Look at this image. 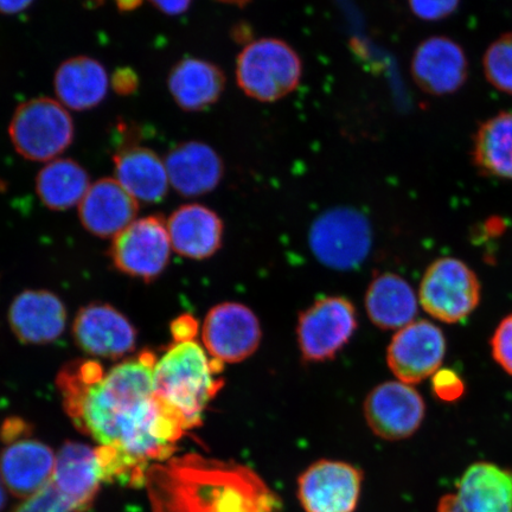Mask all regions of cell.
Returning <instances> with one entry per match:
<instances>
[{"mask_svg": "<svg viewBox=\"0 0 512 512\" xmlns=\"http://www.w3.org/2000/svg\"><path fill=\"white\" fill-rule=\"evenodd\" d=\"M366 309L377 328L401 330L413 323L418 313V300L405 279L393 273H383L371 281Z\"/></svg>", "mask_w": 512, "mask_h": 512, "instance_id": "26", "label": "cell"}, {"mask_svg": "<svg viewBox=\"0 0 512 512\" xmlns=\"http://www.w3.org/2000/svg\"><path fill=\"white\" fill-rule=\"evenodd\" d=\"M357 329L355 306L343 297L318 300L300 315L297 337L306 361L322 362L335 357Z\"/></svg>", "mask_w": 512, "mask_h": 512, "instance_id": "9", "label": "cell"}, {"mask_svg": "<svg viewBox=\"0 0 512 512\" xmlns=\"http://www.w3.org/2000/svg\"><path fill=\"white\" fill-rule=\"evenodd\" d=\"M169 182L179 195L196 197L217 188L224 175V164L213 147L187 142L172 149L164 160Z\"/></svg>", "mask_w": 512, "mask_h": 512, "instance_id": "20", "label": "cell"}, {"mask_svg": "<svg viewBox=\"0 0 512 512\" xmlns=\"http://www.w3.org/2000/svg\"><path fill=\"white\" fill-rule=\"evenodd\" d=\"M445 352L443 331L427 320H419L396 332L387 361L396 379L412 386L437 373Z\"/></svg>", "mask_w": 512, "mask_h": 512, "instance_id": "13", "label": "cell"}, {"mask_svg": "<svg viewBox=\"0 0 512 512\" xmlns=\"http://www.w3.org/2000/svg\"><path fill=\"white\" fill-rule=\"evenodd\" d=\"M171 247L163 217L147 216L115 236L111 258L120 272L150 283L168 267Z\"/></svg>", "mask_w": 512, "mask_h": 512, "instance_id": "8", "label": "cell"}, {"mask_svg": "<svg viewBox=\"0 0 512 512\" xmlns=\"http://www.w3.org/2000/svg\"><path fill=\"white\" fill-rule=\"evenodd\" d=\"M6 503V488L3 483L2 477H0V510L4 508Z\"/></svg>", "mask_w": 512, "mask_h": 512, "instance_id": "44", "label": "cell"}, {"mask_svg": "<svg viewBox=\"0 0 512 512\" xmlns=\"http://www.w3.org/2000/svg\"><path fill=\"white\" fill-rule=\"evenodd\" d=\"M233 37L236 42H247L248 38L252 37V29H249L247 25H238L233 30Z\"/></svg>", "mask_w": 512, "mask_h": 512, "instance_id": "41", "label": "cell"}, {"mask_svg": "<svg viewBox=\"0 0 512 512\" xmlns=\"http://www.w3.org/2000/svg\"><path fill=\"white\" fill-rule=\"evenodd\" d=\"M145 485L155 512H280L277 492L251 467L185 454L153 465Z\"/></svg>", "mask_w": 512, "mask_h": 512, "instance_id": "2", "label": "cell"}, {"mask_svg": "<svg viewBox=\"0 0 512 512\" xmlns=\"http://www.w3.org/2000/svg\"><path fill=\"white\" fill-rule=\"evenodd\" d=\"M495 361L512 375V315L504 318L491 341Z\"/></svg>", "mask_w": 512, "mask_h": 512, "instance_id": "32", "label": "cell"}, {"mask_svg": "<svg viewBox=\"0 0 512 512\" xmlns=\"http://www.w3.org/2000/svg\"><path fill=\"white\" fill-rule=\"evenodd\" d=\"M11 330L19 341L48 344L60 338L66 329L67 310L54 293L30 290L18 294L10 306Z\"/></svg>", "mask_w": 512, "mask_h": 512, "instance_id": "19", "label": "cell"}, {"mask_svg": "<svg viewBox=\"0 0 512 512\" xmlns=\"http://www.w3.org/2000/svg\"><path fill=\"white\" fill-rule=\"evenodd\" d=\"M483 70L492 87L512 95V32L498 37L486 49Z\"/></svg>", "mask_w": 512, "mask_h": 512, "instance_id": "29", "label": "cell"}, {"mask_svg": "<svg viewBox=\"0 0 512 512\" xmlns=\"http://www.w3.org/2000/svg\"><path fill=\"white\" fill-rule=\"evenodd\" d=\"M469 70L465 50L447 36L426 38L416 47L411 62L416 86L433 96L459 92L469 79Z\"/></svg>", "mask_w": 512, "mask_h": 512, "instance_id": "14", "label": "cell"}, {"mask_svg": "<svg viewBox=\"0 0 512 512\" xmlns=\"http://www.w3.org/2000/svg\"><path fill=\"white\" fill-rule=\"evenodd\" d=\"M438 512H467L458 502L456 495L448 494L441 497L438 504Z\"/></svg>", "mask_w": 512, "mask_h": 512, "instance_id": "39", "label": "cell"}, {"mask_svg": "<svg viewBox=\"0 0 512 512\" xmlns=\"http://www.w3.org/2000/svg\"><path fill=\"white\" fill-rule=\"evenodd\" d=\"M408 5L421 21L439 22L458 10L460 0H408Z\"/></svg>", "mask_w": 512, "mask_h": 512, "instance_id": "30", "label": "cell"}, {"mask_svg": "<svg viewBox=\"0 0 512 512\" xmlns=\"http://www.w3.org/2000/svg\"><path fill=\"white\" fill-rule=\"evenodd\" d=\"M115 4L120 12H132L143 4V0H115Z\"/></svg>", "mask_w": 512, "mask_h": 512, "instance_id": "40", "label": "cell"}, {"mask_svg": "<svg viewBox=\"0 0 512 512\" xmlns=\"http://www.w3.org/2000/svg\"><path fill=\"white\" fill-rule=\"evenodd\" d=\"M85 168L73 159H56L48 163L36 178V191L47 208L61 211L80 204L91 188Z\"/></svg>", "mask_w": 512, "mask_h": 512, "instance_id": "28", "label": "cell"}, {"mask_svg": "<svg viewBox=\"0 0 512 512\" xmlns=\"http://www.w3.org/2000/svg\"><path fill=\"white\" fill-rule=\"evenodd\" d=\"M102 482L95 448L68 441L56 456L51 484L72 512H86Z\"/></svg>", "mask_w": 512, "mask_h": 512, "instance_id": "18", "label": "cell"}, {"mask_svg": "<svg viewBox=\"0 0 512 512\" xmlns=\"http://www.w3.org/2000/svg\"><path fill=\"white\" fill-rule=\"evenodd\" d=\"M367 424L376 437L389 441L411 438L425 419L422 396L411 384L384 382L367 396L363 406Z\"/></svg>", "mask_w": 512, "mask_h": 512, "instance_id": "11", "label": "cell"}, {"mask_svg": "<svg viewBox=\"0 0 512 512\" xmlns=\"http://www.w3.org/2000/svg\"><path fill=\"white\" fill-rule=\"evenodd\" d=\"M115 179L137 201L157 203L168 194L165 163L147 147L127 144L113 157Z\"/></svg>", "mask_w": 512, "mask_h": 512, "instance_id": "21", "label": "cell"}, {"mask_svg": "<svg viewBox=\"0 0 512 512\" xmlns=\"http://www.w3.org/2000/svg\"><path fill=\"white\" fill-rule=\"evenodd\" d=\"M472 162L483 176L512 181V111L498 113L478 127Z\"/></svg>", "mask_w": 512, "mask_h": 512, "instance_id": "27", "label": "cell"}, {"mask_svg": "<svg viewBox=\"0 0 512 512\" xmlns=\"http://www.w3.org/2000/svg\"><path fill=\"white\" fill-rule=\"evenodd\" d=\"M362 483V472L356 466L322 459L300 475L299 502L305 512H354Z\"/></svg>", "mask_w": 512, "mask_h": 512, "instance_id": "10", "label": "cell"}, {"mask_svg": "<svg viewBox=\"0 0 512 512\" xmlns=\"http://www.w3.org/2000/svg\"><path fill=\"white\" fill-rule=\"evenodd\" d=\"M139 204L114 178H101L79 204L80 220L89 233L115 238L136 220Z\"/></svg>", "mask_w": 512, "mask_h": 512, "instance_id": "17", "label": "cell"}, {"mask_svg": "<svg viewBox=\"0 0 512 512\" xmlns=\"http://www.w3.org/2000/svg\"><path fill=\"white\" fill-rule=\"evenodd\" d=\"M73 334L86 354L112 360L130 354L137 344V331L130 320L107 304L82 307L74 320Z\"/></svg>", "mask_w": 512, "mask_h": 512, "instance_id": "15", "label": "cell"}, {"mask_svg": "<svg viewBox=\"0 0 512 512\" xmlns=\"http://www.w3.org/2000/svg\"><path fill=\"white\" fill-rule=\"evenodd\" d=\"M197 331V320L189 315L178 317L171 324L172 337L176 343L194 341Z\"/></svg>", "mask_w": 512, "mask_h": 512, "instance_id": "35", "label": "cell"}, {"mask_svg": "<svg viewBox=\"0 0 512 512\" xmlns=\"http://www.w3.org/2000/svg\"><path fill=\"white\" fill-rule=\"evenodd\" d=\"M29 434V426L21 419H9L5 421L0 432V437L6 444L14 443Z\"/></svg>", "mask_w": 512, "mask_h": 512, "instance_id": "36", "label": "cell"}, {"mask_svg": "<svg viewBox=\"0 0 512 512\" xmlns=\"http://www.w3.org/2000/svg\"><path fill=\"white\" fill-rule=\"evenodd\" d=\"M223 363L210 358L195 341L175 343L153 370L156 398L181 415L189 431L202 424L203 412L223 386Z\"/></svg>", "mask_w": 512, "mask_h": 512, "instance_id": "3", "label": "cell"}, {"mask_svg": "<svg viewBox=\"0 0 512 512\" xmlns=\"http://www.w3.org/2000/svg\"><path fill=\"white\" fill-rule=\"evenodd\" d=\"M112 86L118 95L130 96L138 91V74L131 67H120L112 76Z\"/></svg>", "mask_w": 512, "mask_h": 512, "instance_id": "34", "label": "cell"}, {"mask_svg": "<svg viewBox=\"0 0 512 512\" xmlns=\"http://www.w3.org/2000/svg\"><path fill=\"white\" fill-rule=\"evenodd\" d=\"M235 76L249 98L275 102L296 91L303 78V62L285 41L261 38L241 50Z\"/></svg>", "mask_w": 512, "mask_h": 512, "instance_id": "4", "label": "cell"}, {"mask_svg": "<svg viewBox=\"0 0 512 512\" xmlns=\"http://www.w3.org/2000/svg\"><path fill=\"white\" fill-rule=\"evenodd\" d=\"M217 2L238 6V8H245L249 3L252 2V0H217Z\"/></svg>", "mask_w": 512, "mask_h": 512, "instance_id": "43", "label": "cell"}, {"mask_svg": "<svg viewBox=\"0 0 512 512\" xmlns=\"http://www.w3.org/2000/svg\"><path fill=\"white\" fill-rule=\"evenodd\" d=\"M14 512H72L64 499L49 484L35 496L24 499V502Z\"/></svg>", "mask_w": 512, "mask_h": 512, "instance_id": "31", "label": "cell"}, {"mask_svg": "<svg viewBox=\"0 0 512 512\" xmlns=\"http://www.w3.org/2000/svg\"><path fill=\"white\" fill-rule=\"evenodd\" d=\"M486 230L491 234L498 235L503 233L504 222L499 217H492L491 220L485 224Z\"/></svg>", "mask_w": 512, "mask_h": 512, "instance_id": "42", "label": "cell"}, {"mask_svg": "<svg viewBox=\"0 0 512 512\" xmlns=\"http://www.w3.org/2000/svg\"><path fill=\"white\" fill-rule=\"evenodd\" d=\"M56 456L41 441L22 438L8 444L0 457V477L12 495L28 499L47 488L54 477Z\"/></svg>", "mask_w": 512, "mask_h": 512, "instance_id": "16", "label": "cell"}, {"mask_svg": "<svg viewBox=\"0 0 512 512\" xmlns=\"http://www.w3.org/2000/svg\"><path fill=\"white\" fill-rule=\"evenodd\" d=\"M168 87L183 111H206L220 100L226 88V75L213 62L187 57L170 70Z\"/></svg>", "mask_w": 512, "mask_h": 512, "instance_id": "23", "label": "cell"}, {"mask_svg": "<svg viewBox=\"0 0 512 512\" xmlns=\"http://www.w3.org/2000/svg\"><path fill=\"white\" fill-rule=\"evenodd\" d=\"M156 9L168 16H179L187 12L192 0H150Z\"/></svg>", "mask_w": 512, "mask_h": 512, "instance_id": "37", "label": "cell"}, {"mask_svg": "<svg viewBox=\"0 0 512 512\" xmlns=\"http://www.w3.org/2000/svg\"><path fill=\"white\" fill-rule=\"evenodd\" d=\"M258 317L239 303H223L211 309L204 320L202 338L211 358L239 363L251 357L261 342Z\"/></svg>", "mask_w": 512, "mask_h": 512, "instance_id": "12", "label": "cell"}, {"mask_svg": "<svg viewBox=\"0 0 512 512\" xmlns=\"http://www.w3.org/2000/svg\"><path fill=\"white\" fill-rule=\"evenodd\" d=\"M9 134L18 155L31 162H48L73 144L75 126L60 101L37 98L17 107Z\"/></svg>", "mask_w": 512, "mask_h": 512, "instance_id": "5", "label": "cell"}, {"mask_svg": "<svg viewBox=\"0 0 512 512\" xmlns=\"http://www.w3.org/2000/svg\"><path fill=\"white\" fill-rule=\"evenodd\" d=\"M166 224L172 248L185 258L207 259L221 247L223 222L215 211L202 204L179 207Z\"/></svg>", "mask_w": 512, "mask_h": 512, "instance_id": "22", "label": "cell"}, {"mask_svg": "<svg viewBox=\"0 0 512 512\" xmlns=\"http://www.w3.org/2000/svg\"><path fill=\"white\" fill-rule=\"evenodd\" d=\"M454 495L467 512H512V470L488 462L472 464Z\"/></svg>", "mask_w": 512, "mask_h": 512, "instance_id": "25", "label": "cell"}, {"mask_svg": "<svg viewBox=\"0 0 512 512\" xmlns=\"http://www.w3.org/2000/svg\"><path fill=\"white\" fill-rule=\"evenodd\" d=\"M309 243L320 264L336 271H351L368 258L373 230L361 211L330 209L313 221Z\"/></svg>", "mask_w": 512, "mask_h": 512, "instance_id": "6", "label": "cell"}, {"mask_svg": "<svg viewBox=\"0 0 512 512\" xmlns=\"http://www.w3.org/2000/svg\"><path fill=\"white\" fill-rule=\"evenodd\" d=\"M34 0H0V14L15 15L27 10Z\"/></svg>", "mask_w": 512, "mask_h": 512, "instance_id": "38", "label": "cell"}, {"mask_svg": "<svg viewBox=\"0 0 512 512\" xmlns=\"http://www.w3.org/2000/svg\"><path fill=\"white\" fill-rule=\"evenodd\" d=\"M108 86L110 80L105 67L88 56L64 61L54 78L57 98L74 111H88L99 106L107 96Z\"/></svg>", "mask_w": 512, "mask_h": 512, "instance_id": "24", "label": "cell"}, {"mask_svg": "<svg viewBox=\"0 0 512 512\" xmlns=\"http://www.w3.org/2000/svg\"><path fill=\"white\" fill-rule=\"evenodd\" d=\"M156 357L144 351L105 373L96 361H73L57 375L64 409L99 444L102 482L145 484L153 465L172 457L187 424L153 392Z\"/></svg>", "mask_w": 512, "mask_h": 512, "instance_id": "1", "label": "cell"}, {"mask_svg": "<svg viewBox=\"0 0 512 512\" xmlns=\"http://www.w3.org/2000/svg\"><path fill=\"white\" fill-rule=\"evenodd\" d=\"M433 392L440 400L456 401L465 393V384L456 371L451 369L438 370L433 375Z\"/></svg>", "mask_w": 512, "mask_h": 512, "instance_id": "33", "label": "cell"}, {"mask_svg": "<svg viewBox=\"0 0 512 512\" xmlns=\"http://www.w3.org/2000/svg\"><path fill=\"white\" fill-rule=\"evenodd\" d=\"M480 284L464 262L443 258L428 267L420 285V303L427 313L445 323H457L475 311Z\"/></svg>", "mask_w": 512, "mask_h": 512, "instance_id": "7", "label": "cell"}]
</instances>
